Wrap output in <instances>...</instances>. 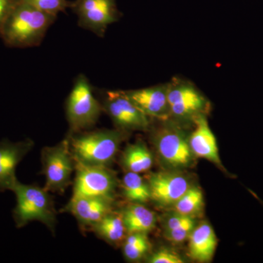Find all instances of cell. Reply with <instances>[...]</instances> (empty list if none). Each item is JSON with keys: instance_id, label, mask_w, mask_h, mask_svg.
<instances>
[{"instance_id": "6da1fadb", "label": "cell", "mask_w": 263, "mask_h": 263, "mask_svg": "<svg viewBox=\"0 0 263 263\" xmlns=\"http://www.w3.org/2000/svg\"><path fill=\"white\" fill-rule=\"evenodd\" d=\"M57 16L20 2L5 21L0 37L10 48H30L42 42Z\"/></svg>"}, {"instance_id": "7a4b0ae2", "label": "cell", "mask_w": 263, "mask_h": 263, "mask_svg": "<svg viewBox=\"0 0 263 263\" xmlns=\"http://www.w3.org/2000/svg\"><path fill=\"white\" fill-rule=\"evenodd\" d=\"M129 132L98 129L70 133L67 137L75 161L86 165L107 167L111 165L122 142Z\"/></svg>"}, {"instance_id": "3957f363", "label": "cell", "mask_w": 263, "mask_h": 263, "mask_svg": "<svg viewBox=\"0 0 263 263\" xmlns=\"http://www.w3.org/2000/svg\"><path fill=\"white\" fill-rule=\"evenodd\" d=\"M12 191L16 199L13 217L17 228H24L37 221L54 232L57 212L49 192L37 184H23L17 182Z\"/></svg>"}, {"instance_id": "277c9868", "label": "cell", "mask_w": 263, "mask_h": 263, "mask_svg": "<svg viewBox=\"0 0 263 263\" xmlns=\"http://www.w3.org/2000/svg\"><path fill=\"white\" fill-rule=\"evenodd\" d=\"M103 110L102 104L93 95L87 78L84 74L78 76L66 102L70 133H80L94 127Z\"/></svg>"}, {"instance_id": "5b68a950", "label": "cell", "mask_w": 263, "mask_h": 263, "mask_svg": "<svg viewBox=\"0 0 263 263\" xmlns=\"http://www.w3.org/2000/svg\"><path fill=\"white\" fill-rule=\"evenodd\" d=\"M168 120L154 131L152 142L164 165L173 170L186 168L193 164L195 157L189 138L177 124Z\"/></svg>"}, {"instance_id": "8992f818", "label": "cell", "mask_w": 263, "mask_h": 263, "mask_svg": "<svg viewBox=\"0 0 263 263\" xmlns=\"http://www.w3.org/2000/svg\"><path fill=\"white\" fill-rule=\"evenodd\" d=\"M41 162L46 178L43 188L52 193H65L71 183L76 166L67 138L55 146L44 147L41 152Z\"/></svg>"}, {"instance_id": "52a82bcc", "label": "cell", "mask_w": 263, "mask_h": 263, "mask_svg": "<svg viewBox=\"0 0 263 263\" xmlns=\"http://www.w3.org/2000/svg\"><path fill=\"white\" fill-rule=\"evenodd\" d=\"M76 162L72 197H99L114 200L118 180L110 167L86 165Z\"/></svg>"}, {"instance_id": "ba28073f", "label": "cell", "mask_w": 263, "mask_h": 263, "mask_svg": "<svg viewBox=\"0 0 263 263\" xmlns=\"http://www.w3.org/2000/svg\"><path fill=\"white\" fill-rule=\"evenodd\" d=\"M102 106L118 129L129 133L149 129L148 117L121 90L107 91Z\"/></svg>"}, {"instance_id": "9c48e42d", "label": "cell", "mask_w": 263, "mask_h": 263, "mask_svg": "<svg viewBox=\"0 0 263 263\" xmlns=\"http://www.w3.org/2000/svg\"><path fill=\"white\" fill-rule=\"evenodd\" d=\"M71 9L78 16L81 27L103 37L110 24L119 17L117 0H76Z\"/></svg>"}, {"instance_id": "30bf717a", "label": "cell", "mask_w": 263, "mask_h": 263, "mask_svg": "<svg viewBox=\"0 0 263 263\" xmlns=\"http://www.w3.org/2000/svg\"><path fill=\"white\" fill-rule=\"evenodd\" d=\"M167 98L171 118L176 120L194 121L200 114H205L208 108L203 95L193 85L183 81L167 84Z\"/></svg>"}, {"instance_id": "8fae6325", "label": "cell", "mask_w": 263, "mask_h": 263, "mask_svg": "<svg viewBox=\"0 0 263 263\" xmlns=\"http://www.w3.org/2000/svg\"><path fill=\"white\" fill-rule=\"evenodd\" d=\"M151 200L161 206H173L186 193L191 185L183 175L171 172L150 174Z\"/></svg>"}, {"instance_id": "7c38bea8", "label": "cell", "mask_w": 263, "mask_h": 263, "mask_svg": "<svg viewBox=\"0 0 263 263\" xmlns=\"http://www.w3.org/2000/svg\"><path fill=\"white\" fill-rule=\"evenodd\" d=\"M33 146L34 142L29 138L19 142L8 139L0 142V192L13 190L18 181L15 176L17 166Z\"/></svg>"}, {"instance_id": "4fadbf2b", "label": "cell", "mask_w": 263, "mask_h": 263, "mask_svg": "<svg viewBox=\"0 0 263 263\" xmlns=\"http://www.w3.org/2000/svg\"><path fill=\"white\" fill-rule=\"evenodd\" d=\"M123 91L148 118H155L161 121L171 119L167 84Z\"/></svg>"}, {"instance_id": "5bb4252c", "label": "cell", "mask_w": 263, "mask_h": 263, "mask_svg": "<svg viewBox=\"0 0 263 263\" xmlns=\"http://www.w3.org/2000/svg\"><path fill=\"white\" fill-rule=\"evenodd\" d=\"M114 200L99 197H77L70 199L62 212L70 213L83 228H91L113 211Z\"/></svg>"}, {"instance_id": "9a60e30c", "label": "cell", "mask_w": 263, "mask_h": 263, "mask_svg": "<svg viewBox=\"0 0 263 263\" xmlns=\"http://www.w3.org/2000/svg\"><path fill=\"white\" fill-rule=\"evenodd\" d=\"M194 122L195 129L189 137V143L194 156L205 159L224 170L219 157L215 136L209 127L205 114L195 118Z\"/></svg>"}, {"instance_id": "2e32d148", "label": "cell", "mask_w": 263, "mask_h": 263, "mask_svg": "<svg viewBox=\"0 0 263 263\" xmlns=\"http://www.w3.org/2000/svg\"><path fill=\"white\" fill-rule=\"evenodd\" d=\"M217 247V238L210 224L202 223L195 227L189 238V254L199 262L212 261Z\"/></svg>"}, {"instance_id": "e0dca14e", "label": "cell", "mask_w": 263, "mask_h": 263, "mask_svg": "<svg viewBox=\"0 0 263 263\" xmlns=\"http://www.w3.org/2000/svg\"><path fill=\"white\" fill-rule=\"evenodd\" d=\"M154 155L144 142L136 141L128 145L123 152L121 163L127 172L144 174L153 167Z\"/></svg>"}, {"instance_id": "ac0fdd59", "label": "cell", "mask_w": 263, "mask_h": 263, "mask_svg": "<svg viewBox=\"0 0 263 263\" xmlns=\"http://www.w3.org/2000/svg\"><path fill=\"white\" fill-rule=\"evenodd\" d=\"M123 220L128 233H148L155 229L157 216L144 204L132 203L122 212Z\"/></svg>"}, {"instance_id": "d6986e66", "label": "cell", "mask_w": 263, "mask_h": 263, "mask_svg": "<svg viewBox=\"0 0 263 263\" xmlns=\"http://www.w3.org/2000/svg\"><path fill=\"white\" fill-rule=\"evenodd\" d=\"M90 229L98 235V238L112 245H118L124 242L127 234L122 212L114 211L93 224Z\"/></svg>"}, {"instance_id": "ffe728a7", "label": "cell", "mask_w": 263, "mask_h": 263, "mask_svg": "<svg viewBox=\"0 0 263 263\" xmlns=\"http://www.w3.org/2000/svg\"><path fill=\"white\" fill-rule=\"evenodd\" d=\"M123 196L133 203L145 204L151 200L149 185L141 174L127 172L121 183Z\"/></svg>"}, {"instance_id": "44dd1931", "label": "cell", "mask_w": 263, "mask_h": 263, "mask_svg": "<svg viewBox=\"0 0 263 263\" xmlns=\"http://www.w3.org/2000/svg\"><path fill=\"white\" fill-rule=\"evenodd\" d=\"M152 245L146 233H128L123 242V253L127 260L138 262L149 253Z\"/></svg>"}, {"instance_id": "7402d4cb", "label": "cell", "mask_w": 263, "mask_h": 263, "mask_svg": "<svg viewBox=\"0 0 263 263\" xmlns=\"http://www.w3.org/2000/svg\"><path fill=\"white\" fill-rule=\"evenodd\" d=\"M203 205L202 190L197 186H191L173 207L175 212L194 217L202 212Z\"/></svg>"}, {"instance_id": "603a6c76", "label": "cell", "mask_w": 263, "mask_h": 263, "mask_svg": "<svg viewBox=\"0 0 263 263\" xmlns=\"http://www.w3.org/2000/svg\"><path fill=\"white\" fill-rule=\"evenodd\" d=\"M21 2L55 16L67 8H72L73 4V1L69 0H21Z\"/></svg>"}, {"instance_id": "cb8c5ba5", "label": "cell", "mask_w": 263, "mask_h": 263, "mask_svg": "<svg viewBox=\"0 0 263 263\" xmlns=\"http://www.w3.org/2000/svg\"><path fill=\"white\" fill-rule=\"evenodd\" d=\"M195 227V222L178 229L164 231V237L173 243H182L189 239Z\"/></svg>"}, {"instance_id": "d4e9b609", "label": "cell", "mask_w": 263, "mask_h": 263, "mask_svg": "<svg viewBox=\"0 0 263 263\" xmlns=\"http://www.w3.org/2000/svg\"><path fill=\"white\" fill-rule=\"evenodd\" d=\"M149 263H183L184 261L179 254L172 251L162 249L157 250L147 259Z\"/></svg>"}, {"instance_id": "484cf974", "label": "cell", "mask_w": 263, "mask_h": 263, "mask_svg": "<svg viewBox=\"0 0 263 263\" xmlns=\"http://www.w3.org/2000/svg\"><path fill=\"white\" fill-rule=\"evenodd\" d=\"M195 222V220L194 217L183 215V214H180L179 213L174 212V214L170 215L164 221V231L178 229V228H182V227Z\"/></svg>"}, {"instance_id": "4316f807", "label": "cell", "mask_w": 263, "mask_h": 263, "mask_svg": "<svg viewBox=\"0 0 263 263\" xmlns=\"http://www.w3.org/2000/svg\"><path fill=\"white\" fill-rule=\"evenodd\" d=\"M20 2L21 0H0V32L5 21Z\"/></svg>"}]
</instances>
